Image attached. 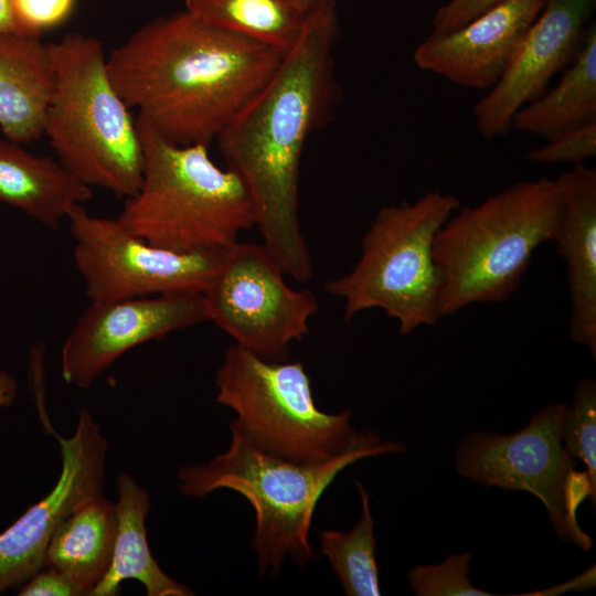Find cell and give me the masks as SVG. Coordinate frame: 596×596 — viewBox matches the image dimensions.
<instances>
[{
  "instance_id": "obj_11",
  "label": "cell",
  "mask_w": 596,
  "mask_h": 596,
  "mask_svg": "<svg viewBox=\"0 0 596 596\" xmlns=\"http://www.w3.org/2000/svg\"><path fill=\"white\" fill-rule=\"evenodd\" d=\"M284 274L263 245L234 243L203 292L209 320L236 345L283 361L318 310L316 296L288 286Z\"/></svg>"
},
{
  "instance_id": "obj_2",
  "label": "cell",
  "mask_w": 596,
  "mask_h": 596,
  "mask_svg": "<svg viewBox=\"0 0 596 596\" xmlns=\"http://www.w3.org/2000/svg\"><path fill=\"white\" fill-rule=\"evenodd\" d=\"M283 56L183 9L138 28L107 56V71L127 106L161 137L207 146Z\"/></svg>"
},
{
  "instance_id": "obj_12",
  "label": "cell",
  "mask_w": 596,
  "mask_h": 596,
  "mask_svg": "<svg viewBox=\"0 0 596 596\" xmlns=\"http://www.w3.org/2000/svg\"><path fill=\"white\" fill-rule=\"evenodd\" d=\"M205 321L209 313L202 292L92 301L63 343L62 376L86 390L135 347Z\"/></svg>"
},
{
  "instance_id": "obj_27",
  "label": "cell",
  "mask_w": 596,
  "mask_h": 596,
  "mask_svg": "<svg viewBox=\"0 0 596 596\" xmlns=\"http://www.w3.org/2000/svg\"><path fill=\"white\" fill-rule=\"evenodd\" d=\"M75 0H14L18 21L26 35L41 36L46 29L64 22Z\"/></svg>"
},
{
  "instance_id": "obj_5",
  "label": "cell",
  "mask_w": 596,
  "mask_h": 596,
  "mask_svg": "<svg viewBox=\"0 0 596 596\" xmlns=\"http://www.w3.org/2000/svg\"><path fill=\"white\" fill-rule=\"evenodd\" d=\"M136 126L142 180L119 223L147 242L177 252L225 249L255 225L252 198L241 178L211 159L206 145L179 146L142 118Z\"/></svg>"
},
{
  "instance_id": "obj_10",
  "label": "cell",
  "mask_w": 596,
  "mask_h": 596,
  "mask_svg": "<svg viewBox=\"0 0 596 596\" xmlns=\"http://www.w3.org/2000/svg\"><path fill=\"white\" fill-rule=\"evenodd\" d=\"M67 220L75 266L92 301L203 294L227 249L163 248L131 234L117 217L91 214L83 204L74 206Z\"/></svg>"
},
{
  "instance_id": "obj_33",
  "label": "cell",
  "mask_w": 596,
  "mask_h": 596,
  "mask_svg": "<svg viewBox=\"0 0 596 596\" xmlns=\"http://www.w3.org/2000/svg\"><path fill=\"white\" fill-rule=\"evenodd\" d=\"M0 267H1V264H0Z\"/></svg>"
},
{
  "instance_id": "obj_15",
  "label": "cell",
  "mask_w": 596,
  "mask_h": 596,
  "mask_svg": "<svg viewBox=\"0 0 596 596\" xmlns=\"http://www.w3.org/2000/svg\"><path fill=\"white\" fill-rule=\"evenodd\" d=\"M546 0H500L464 24L432 32L414 50L425 72L466 88L490 89L503 76Z\"/></svg>"
},
{
  "instance_id": "obj_28",
  "label": "cell",
  "mask_w": 596,
  "mask_h": 596,
  "mask_svg": "<svg viewBox=\"0 0 596 596\" xmlns=\"http://www.w3.org/2000/svg\"><path fill=\"white\" fill-rule=\"evenodd\" d=\"M21 587L20 596H87L86 590L67 574L45 566Z\"/></svg>"
},
{
  "instance_id": "obj_31",
  "label": "cell",
  "mask_w": 596,
  "mask_h": 596,
  "mask_svg": "<svg viewBox=\"0 0 596 596\" xmlns=\"http://www.w3.org/2000/svg\"><path fill=\"white\" fill-rule=\"evenodd\" d=\"M17 395V383L6 371L0 370V406H9Z\"/></svg>"
},
{
  "instance_id": "obj_8",
  "label": "cell",
  "mask_w": 596,
  "mask_h": 596,
  "mask_svg": "<svg viewBox=\"0 0 596 596\" xmlns=\"http://www.w3.org/2000/svg\"><path fill=\"white\" fill-rule=\"evenodd\" d=\"M216 401L236 414L231 425L255 445L297 462H322L364 443L351 413L328 414L315 403L302 363L266 360L236 344L224 352Z\"/></svg>"
},
{
  "instance_id": "obj_30",
  "label": "cell",
  "mask_w": 596,
  "mask_h": 596,
  "mask_svg": "<svg viewBox=\"0 0 596 596\" xmlns=\"http://www.w3.org/2000/svg\"><path fill=\"white\" fill-rule=\"evenodd\" d=\"M0 32L26 35L14 9V0H0Z\"/></svg>"
},
{
  "instance_id": "obj_16",
  "label": "cell",
  "mask_w": 596,
  "mask_h": 596,
  "mask_svg": "<svg viewBox=\"0 0 596 596\" xmlns=\"http://www.w3.org/2000/svg\"><path fill=\"white\" fill-rule=\"evenodd\" d=\"M563 199L557 252L566 263L571 340L596 358V170L584 164L556 179Z\"/></svg>"
},
{
  "instance_id": "obj_4",
  "label": "cell",
  "mask_w": 596,
  "mask_h": 596,
  "mask_svg": "<svg viewBox=\"0 0 596 596\" xmlns=\"http://www.w3.org/2000/svg\"><path fill=\"white\" fill-rule=\"evenodd\" d=\"M228 449L203 465L180 468L184 496L202 498L226 488L243 496L255 511L252 547L260 574H277L290 556L304 566L315 558L309 530L316 505L338 473L349 465L376 455L404 451V446L383 441L373 434L364 443L322 462H297L255 445L231 425Z\"/></svg>"
},
{
  "instance_id": "obj_18",
  "label": "cell",
  "mask_w": 596,
  "mask_h": 596,
  "mask_svg": "<svg viewBox=\"0 0 596 596\" xmlns=\"http://www.w3.org/2000/svg\"><path fill=\"white\" fill-rule=\"evenodd\" d=\"M58 160L26 151L21 143L0 139V203L21 210L50 230L60 227L70 211L92 198Z\"/></svg>"
},
{
  "instance_id": "obj_19",
  "label": "cell",
  "mask_w": 596,
  "mask_h": 596,
  "mask_svg": "<svg viewBox=\"0 0 596 596\" xmlns=\"http://www.w3.org/2000/svg\"><path fill=\"white\" fill-rule=\"evenodd\" d=\"M117 533L110 566L89 596H115L125 579H137L148 596H190L193 592L171 578L152 556L146 531L148 491L124 472L117 477Z\"/></svg>"
},
{
  "instance_id": "obj_14",
  "label": "cell",
  "mask_w": 596,
  "mask_h": 596,
  "mask_svg": "<svg viewBox=\"0 0 596 596\" xmlns=\"http://www.w3.org/2000/svg\"><path fill=\"white\" fill-rule=\"evenodd\" d=\"M596 0H546L510 66L473 107L485 139L511 130L514 114L541 96L556 73L566 68L585 36Z\"/></svg>"
},
{
  "instance_id": "obj_17",
  "label": "cell",
  "mask_w": 596,
  "mask_h": 596,
  "mask_svg": "<svg viewBox=\"0 0 596 596\" xmlns=\"http://www.w3.org/2000/svg\"><path fill=\"white\" fill-rule=\"evenodd\" d=\"M53 82L50 44L0 32V128L7 139L22 145L43 136Z\"/></svg>"
},
{
  "instance_id": "obj_24",
  "label": "cell",
  "mask_w": 596,
  "mask_h": 596,
  "mask_svg": "<svg viewBox=\"0 0 596 596\" xmlns=\"http://www.w3.org/2000/svg\"><path fill=\"white\" fill-rule=\"evenodd\" d=\"M565 450L586 466V472L596 486V383L583 379L577 385L571 406L567 405L562 424Z\"/></svg>"
},
{
  "instance_id": "obj_29",
  "label": "cell",
  "mask_w": 596,
  "mask_h": 596,
  "mask_svg": "<svg viewBox=\"0 0 596 596\" xmlns=\"http://www.w3.org/2000/svg\"><path fill=\"white\" fill-rule=\"evenodd\" d=\"M500 0H449L433 18V32H447L468 23Z\"/></svg>"
},
{
  "instance_id": "obj_3",
  "label": "cell",
  "mask_w": 596,
  "mask_h": 596,
  "mask_svg": "<svg viewBox=\"0 0 596 596\" xmlns=\"http://www.w3.org/2000/svg\"><path fill=\"white\" fill-rule=\"evenodd\" d=\"M562 215L560 188L555 179L547 178L519 181L454 213L433 244L443 279L441 315L508 299L535 249L555 241Z\"/></svg>"
},
{
  "instance_id": "obj_23",
  "label": "cell",
  "mask_w": 596,
  "mask_h": 596,
  "mask_svg": "<svg viewBox=\"0 0 596 596\" xmlns=\"http://www.w3.org/2000/svg\"><path fill=\"white\" fill-rule=\"evenodd\" d=\"M361 497V517L348 532L322 530L320 551L329 560L344 593L349 596H379V570L375 560L374 521L370 509V496L362 483L356 482Z\"/></svg>"
},
{
  "instance_id": "obj_32",
  "label": "cell",
  "mask_w": 596,
  "mask_h": 596,
  "mask_svg": "<svg viewBox=\"0 0 596 596\" xmlns=\"http://www.w3.org/2000/svg\"><path fill=\"white\" fill-rule=\"evenodd\" d=\"M310 17L312 15H336L338 0H304Z\"/></svg>"
},
{
  "instance_id": "obj_13",
  "label": "cell",
  "mask_w": 596,
  "mask_h": 596,
  "mask_svg": "<svg viewBox=\"0 0 596 596\" xmlns=\"http://www.w3.org/2000/svg\"><path fill=\"white\" fill-rule=\"evenodd\" d=\"M57 439L62 469L56 485L0 533V594L42 570L58 524L103 494L108 441L91 413L82 409L73 435Z\"/></svg>"
},
{
  "instance_id": "obj_9",
  "label": "cell",
  "mask_w": 596,
  "mask_h": 596,
  "mask_svg": "<svg viewBox=\"0 0 596 596\" xmlns=\"http://www.w3.org/2000/svg\"><path fill=\"white\" fill-rule=\"evenodd\" d=\"M567 405L553 403L533 415L517 433H470L458 445L459 475L486 487L524 490L544 504L556 534L583 551L592 538L579 526L577 508L588 497L595 504L596 486L564 448L562 424Z\"/></svg>"
},
{
  "instance_id": "obj_25",
  "label": "cell",
  "mask_w": 596,
  "mask_h": 596,
  "mask_svg": "<svg viewBox=\"0 0 596 596\" xmlns=\"http://www.w3.org/2000/svg\"><path fill=\"white\" fill-rule=\"evenodd\" d=\"M470 553L451 554L438 565H419L408 571L417 596H492L469 579Z\"/></svg>"
},
{
  "instance_id": "obj_21",
  "label": "cell",
  "mask_w": 596,
  "mask_h": 596,
  "mask_svg": "<svg viewBox=\"0 0 596 596\" xmlns=\"http://www.w3.org/2000/svg\"><path fill=\"white\" fill-rule=\"evenodd\" d=\"M596 121V28L586 30L581 47L557 84L520 108L511 129L550 139Z\"/></svg>"
},
{
  "instance_id": "obj_26",
  "label": "cell",
  "mask_w": 596,
  "mask_h": 596,
  "mask_svg": "<svg viewBox=\"0 0 596 596\" xmlns=\"http://www.w3.org/2000/svg\"><path fill=\"white\" fill-rule=\"evenodd\" d=\"M526 153L528 160L543 164H584L596 156V121L561 132Z\"/></svg>"
},
{
  "instance_id": "obj_6",
  "label": "cell",
  "mask_w": 596,
  "mask_h": 596,
  "mask_svg": "<svg viewBox=\"0 0 596 596\" xmlns=\"http://www.w3.org/2000/svg\"><path fill=\"white\" fill-rule=\"evenodd\" d=\"M53 88L44 134L60 163L81 182L128 198L140 187L141 141L114 88L103 44L72 33L50 43Z\"/></svg>"
},
{
  "instance_id": "obj_22",
  "label": "cell",
  "mask_w": 596,
  "mask_h": 596,
  "mask_svg": "<svg viewBox=\"0 0 596 596\" xmlns=\"http://www.w3.org/2000/svg\"><path fill=\"white\" fill-rule=\"evenodd\" d=\"M184 10L215 28L247 38L286 55L308 21L304 0H183Z\"/></svg>"
},
{
  "instance_id": "obj_7",
  "label": "cell",
  "mask_w": 596,
  "mask_h": 596,
  "mask_svg": "<svg viewBox=\"0 0 596 596\" xmlns=\"http://www.w3.org/2000/svg\"><path fill=\"white\" fill-rule=\"evenodd\" d=\"M453 194L428 191L415 202L382 207L361 244V255L345 275L326 290L344 300V319L379 308L406 336L443 317V279L434 259L436 233L459 209Z\"/></svg>"
},
{
  "instance_id": "obj_20",
  "label": "cell",
  "mask_w": 596,
  "mask_h": 596,
  "mask_svg": "<svg viewBox=\"0 0 596 596\" xmlns=\"http://www.w3.org/2000/svg\"><path fill=\"white\" fill-rule=\"evenodd\" d=\"M117 523L116 502L103 494L94 498L58 524L46 549L45 566L71 576L89 596L110 566Z\"/></svg>"
},
{
  "instance_id": "obj_1",
  "label": "cell",
  "mask_w": 596,
  "mask_h": 596,
  "mask_svg": "<svg viewBox=\"0 0 596 596\" xmlns=\"http://www.w3.org/2000/svg\"><path fill=\"white\" fill-rule=\"evenodd\" d=\"M338 15L310 17L272 77L215 138L227 168L248 190L263 246L299 281L312 274L298 213L300 161L307 139L338 102Z\"/></svg>"
}]
</instances>
